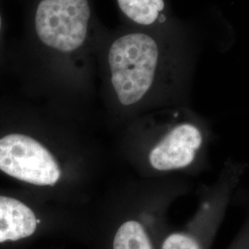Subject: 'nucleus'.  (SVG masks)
I'll return each mask as SVG.
<instances>
[{"instance_id": "obj_1", "label": "nucleus", "mask_w": 249, "mask_h": 249, "mask_svg": "<svg viewBox=\"0 0 249 249\" xmlns=\"http://www.w3.org/2000/svg\"><path fill=\"white\" fill-rule=\"evenodd\" d=\"M246 173V164L228 161L219 177L200 193L196 213L180 231L168 234L160 249H211L231 196Z\"/></svg>"}, {"instance_id": "obj_2", "label": "nucleus", "mask_w": 249, "mask_h": 249, "mask_svg": "<svg viewBox=\"0 0 249 249\" xmlns=\"http://www.w3.org/2000/svg\"><path fill=\"white\" fill-rule=\"evenodd\" d=\"M160 60L157 42L143 33L120 36L110 46L111 80L120 104L136 105L151 89Z\"/></svg>"}, {"instance_id": "obj_3", "label": "nucleus", "mask_w": 249, "mask_h": 249, "mask_svg": "<svg viewBox=\"0 0 249 249\" xmlns=\"http://www.w3.org/2000/svg\"><path fill=\"white\" fill-rule=\"evenodd\" d=\"M90 16L88 0H41L35 18L36 35L48 48L72 53L84 45Z\"/></svg>"}, {"instance_id": "obj_4", "label": "nucleus", "mask_w": 249, "mask_h": 249, "mask_svg": "<svg viewBox=\"0 0 249 249\" xmlns=\"http://www.w3.org/2000/svg\"><path fill=\"white\" fill-rule=\"evenodd\" d=\"M0 170L37 186H53L60 178L53 155L41 143L21 134H10L0 140Z\"/></svg>"}, {"instance_id": "obj_5", "label": "nucleus", "mask_w": 249, "mask_h": 249, "mask_svg": "<svg viewBox=\"0 0 249 249\" xmlns=\"http://www.w3.org/2000/svg\"><path fill=\"white\" fill-rule=\"evenodd\" d=\"M212 132L197 122L185 121L173 126L149 154L151 167L156 171L168 172L196 169L204 162L211 142Z\"/></svg>"}, {"instance_id": "obj_6", "label": "nucleus", "mask_w": 249, "mask_h": 249, "mask_svg": "<svg viewBox=\"0 0 249 249\" xmlns=\"http://www.w3.org/2000/svg\"><path fill=\"white\" fill-rule=\"evenodd\" d=\"M36 220L34 212L21 201L0 196V243L31 236L36 231Z\"/></svg>"}, {"instance_id": "obj_7", "label": "nucleus", "mask_w": 249, "mask_h": 249, "mask_svg": "<svg viewBox=\"0 0 249 249\" xmlns=\"http://www.w3.org/2000/svg\"><path fill=\"white\" fill-rule=\"evenodd\" d=\"M118 7L130 20L148 26L153 24L164 9L163 0H116Z\"/></svg>"}, {"instance_id": "obj_8", "label": "nucleus", "mask_w": 249, "mask_h": 249, "mask_svg": "<svg viewBox=\"0 0 249 249\" xmlns=\"http://www.w3.org/2000/svg\"><path fill=\"white\" fill-rule=\"evenodd\" d=\"M114 249H154L146 227L139 221H127L116 231Z\"/></svg>"}, {"instance_id": "obj_9", "label": "nucleus", "mask_w": 249, "mask_h": 249, "mask_svg": "<svg viewBox=\"0 0 249 249\" xmlns=\"http://www.w3.org/2000/svg\"><path fill=\"white\" fill-rule=\"evenodd\" d=\"M226 249H249V215Z\"/></svg>"}, {"instance_id": "obj_10", "label": "nucleus", "mask_w": 249, "mask_h": 249, "mask_svg": "<svg viewBox=\"0 0 249 249\" xmlns=\"http://www.w3.org/2000/svg\"><path fill=\"white\" fill-rule=\"evenodd\" d=\"M1 25H2V20H1V16H0V31H1Z\"/></svg>"}]
</instances>
